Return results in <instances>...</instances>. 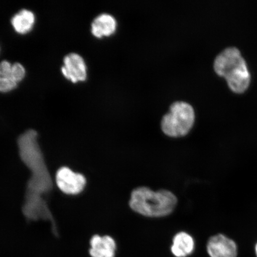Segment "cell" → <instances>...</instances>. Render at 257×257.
Segmentation results:
<instances>
[{
	"label": "cell",
	"instance_id": "obj_1",
	"mask_svg": "<svg viewBox=\"0 0 257 257\" xmlns=\"http://www.w3.org/2000/svg\"><path fill=\"white\" fill-rule=\"evenodd\" d=\"M37 136L36 131L30 130L22 134L18 139L21 159L32 173L31 178L28 182L23 211L29 219L50 220L54 226L55 223L52 214L46 201L42 198V196L51 191L53 184L37 143Z\"/></svg>",
	"mask_w": 257,
	"mask_h": 257
},
{
	"label": "cell",
	"instance_id": "obj_2",
	"mask_svg": "<svg viewBox=\"0 0 257 257\" xmlns=\"http://www.w3.org/2000/svg\"><path fill=\"white\" fill-rule=\"evenodd\" d=\"M178 199L166 189L154 191L139 187L131 193L130 206L136 213L148 217H162L171 214L176 207Z\"/></svg>",
	"mask_w": 257,
	"mask_h": 257
},
{
	"label": "cell",
	"instance_id": "obj_3",
	"mask_svg": "<svg viewBox=\"0 0 257 257\" xmlns=\"http://www.w3.org/2000/svg\"><path fill=\"white\" fill-rule=\"evenodd\" d=\"M214 69L218 75L226 79L232 91L242 93L248 88L250 74L238 48L227 47L221 51L214 60Z\"/></svg>",
	"mask_w": 257,
	"mask_h": 257
},
{
	"label": "cell",
	"instance_id": "obj_4",
	"mask_svg": "<svg viewBox=\"0 0 257 257\" xmlns=\"http://www.w3.org/2000/svg\"><path fill=\"white\" fill-rule=\"evenodd\" d=\"M194 121L195 112L192 106L184 101H177L170 106L168 113L164 115L162 128L169 137H184L191 131Z\"/></svg>",
	"mask_w": 257,
	"mask_h": 257
},
{
	"label": "cell",
	"instance_id": "obj_5",
	"mask_svg": "<svg viewBox=\"0 0 257 257\" xmlns=\"http://www.w3.org/2000/svg\"><path fill=\"white\" fill-rule=\"evenodd\" d=\"M86 182L84 176L73 172L72 170L65 167L60 168L57 172V185L64 194H79L84 189Z\"/></svg>",
	"mask_w": 257,
	"mask_h": 257
},
{
	"label": "cell",
	"instance_id": "obj_6",
	"mask_svg": "<svg viewBox=\"0 0 257 257\" xmlns=\"http://www.w3.org/2000/svg\"><path fill=\"white\" fill-rule=\"evenodd\" d=\"M207 250L210 257H237L238 253L235 241L221 233L209 238Z\"/></svg>",
	"mask_w": 257,
	"mask_h": 257
},
{
	"label": "cell",
	"instance_id": "obj_7",
	"mask_svg": "<svg viewBox=\"0 0 257 257\" xmlns=\"http://www.w3.org/2000/svg\"><path fill=\"white\" fill-rule=\"evenodd\" d=\"M62 72L73 82L82 81L86 78V66L84 59L76 53H70L64 57Z\"/></svg>",
	"mask_w": 257,
	"mask_h": 257
},
{
	"label": "cell",
	"instance_id": "obj_8",
	"mask_svg": "<svg viewBox=\"0 0 257 257\" xmlns=\"http://www.w3.org/2000/svg\"><path fill=\"white\" fill-rule=\"evenodd\" d=\"M89 254L92 257H114L116 244L110 236L95 234L91 239Z\"/></svg>",
	"mask_w": 257,
	"mask_h": 257
},
{
	"label": "cell",
	"instance_id": "obj_9",
	"mask_svg": "<svg viewBox=\"0 0 257 257\" xmlns=\"http://www.w3.org/2000/svg\"><path fill=\"white\" fill-rule=\"evenodd\" d=\"M194 240L190 234L181 232L173 237L171 251L175 256H187L194 251Z\"/></svg>",
	"mask_w": 257,
	"mask_h": 257
},
{
	"label": "cell",
	"instance_id": "obj_10",
	"mask_svg": "<svg viewBox=\"0 0 257 257\" xmlns=\"http://www.w3.org/2000/svg\"><path fill=\"white\" fill-rule=\"evenodd\" d=\"M116 28V21L112 15L102 14L96 16L91 24V31L96 37L103 35H110L113 33Z\"/></svg>",
	"mask_w": 257,
	"mask_h": 257
},
{
	"label": "cell",
	"instance_id": "obj_11",
	"mask_svg": "<svg viewBox=\"0 0 257 257\" xmlns=\"http://www.w3.org/2000/svg\"><path fill=\"white\" fill-rule=\"evenodd\" d=\"M34 13L28 9H22L13 16L12 24L18 33L25 34L32 30L35 23Z\"/></svg>",
	"mask_w": 257,
	"mask_h": 257
},
{
	"label": "cell",
	"instance_id": "obj_12",
	"mask_svg": "<svg viewBox=\"0 0 257 257\" xmlns=\"http://www.w3.org/2000/svg\"><path fill=\"white\" fill-rule=\"evenodd\" d=\"M13 73L12 64L8 60L0 62V91L8 92L17 86Z\"/></svg>",
	"mask_w": 257,
	"mask_h": 257
},
{
	"label": "cell",
	"instance_id": "obj_13",
	"mask_svg": "<svg viewBox=\"0 0 257 257\" xmlns=\"http://www.w3.org/2000/svg\"><path fill=\"white\" fill-rule=\"evenodd\" d=\"M12 69L16 81L18 83L20 82L25 75L24 66L20 63L15 62L12 64Z\"/></svg>",
	"mask_w": 257,
	"mask_h": 257
},
{
	"label": "cell",
	"instance_id": "obj_14",
	"mask_svg": "<svg viewBox=\"0 0 257 257\" xmlns=\"http://www.w3.org/2000/svg\"><path fill=\"white\" fill-rule=\"evenodd\" d=\"M255 253L256 256L257 257V242L256 243L255 245Z\"/></svg>",
	"mask_w": 257,
	"mask_h": 257
}]
</instances>
